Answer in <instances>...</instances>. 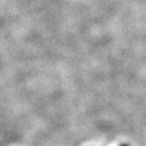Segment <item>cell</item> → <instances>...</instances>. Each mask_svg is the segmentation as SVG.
I'll return each instance as SVG.
<instances>
[{
	"mask_svg": "<svg viewBox=\"0 0 146 146\" xmlns=\"http://www.w3.org/2000/svg\"><path fill=\"white\" fill-rule=\"evenodd\" d=\"M121 146H128V145H126V144H124V145H121Z\"/></svg>",
	"mask_w": 146,
	"mask_h": 146,
	"instance_id": "6da1fadb",
	"label": "cell"
}]
</instances>
